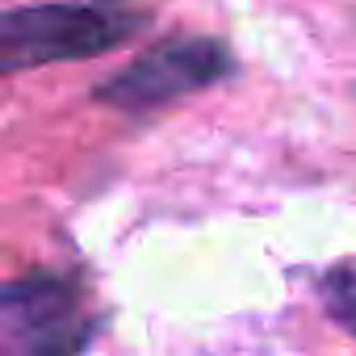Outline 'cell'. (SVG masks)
<instances>
[{
  "label": "cell",
  "instance_id": "obj_2",
  "mask_svg": "<svg viewBox=\"0 0 356 356\" xmlns=\"http://www.w3.org/2000/svg\"><path fill=\"white\" fill-rule=\"evenodd\" d=\"M239 72L235 51L222 38L210 34H172L118 67L109 80L92 88V101L130 118L155 113L181 97H193L202 88H214Z\"/></svg>",
  "mask_w": 356,
  "mask_h": 356
},
{
  "label": "cell",
  "instance_id": "obj_4",
  "mask_svg": "<svg viewBox=\"0 0 356 356\" xmlns=\"http://www.w3.org/2000/svg\"><path fill=\"white\" fill-rule=\"evenodd\" d=\"M318 302L335 327L356 335V264H331L318 277Z\"/></svg>",
  "mask_w": 356,
  "mask_h": 356
},
{
  "label": "cell",
  "instance_id": "obj_3",
  "mask_svg": "<svg viewBox=\"0 0 356 356\" xmlns=\"http://www.w3.org/2000/svg\"><path fill=\"white\" fill-rule=\"evenodd\" d=\"M101 314L88 306V289L63 273H30L0 281V352L59 356L84 352L101 335Z\"/></svg>",
  "mask_w": 356,
  "mask_h": 356
},
{
  "label": "cell",
  "instance_id": "obj_1",
  "mask_svg": "<svg viewBox=\"0 0 356 356\" xmlns=\"http://www.w3.org/2000/svg\"><path fill=\"white\" fill-rule=\"evenodd\" d=\"M143 30V13L92 0H51V5L0 9V80L51 63L97 59Z\"/></svg>",
  "mask_w": 356,
  "mask_h": 356
}]
</instances>
